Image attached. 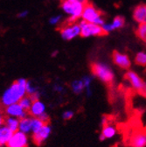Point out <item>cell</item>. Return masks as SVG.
<instances>
[{
	"mask_svg": "<svg viewBox=\"0 0 146 147\" xmlns=\"http://www.w3.org/2000/svg\"><path fill=\"white\" fill-rule=\"evenodd\" d=\"M124 22H125V20H124V18L122 17H121V16L116 17L112 20V22H110L111 26L113 28V31L122 28L124 26Z\"/></svg>",
	"mask_w": 146,
	"mask_h": 147,
	"instance_id": "44dd1931",
	"label": "cell"
},
{
	"mask_svg": "<svg viewBox=\"0 0 146 147\" xmlns=\"http://www.w3.org/2000/svg\"><path fill=\"white\" fill-rule=\"evenodd\" d=\"M133 18L139 25L146 24V5H140L134 9Z\"/></svg>",
	"mask_w": 146,
	"mask_h": 147,
	"instance_id": "4fadbf2b",
	"label": "cell"
},
{
	"mask_svg": "<svg viewBox=\"0 0 146 147\" xmlns=\"http://www.w3.org/2000/svg\"><path fill=\"white\" fill-rule=\"evenodd\" d=\"M45 125L44 123H42L40 119H38L37 117H33V121H32V131L33 132H36L38 131L39 130H40V129Z\"/></svg>",
	"mask_w": 146,
	"mask_h": 147,
	"instance_id": "cb8c5ba5",
	"label": "cell"
},
{
	"mask_svg": "<svg viewBox=\"0 0 146 147\" xmlns=\"http://www.w3.org/2000/svg\"><path fill=\"white\" fill-rule=\"evenodd\" d=\"M38 119H40L42 123H44L45 124H49L50 123V117L46 113L44 112L43 114H41L40 116H39L37 117Z\"/></svg>",
	"mask_w": 146,
	"mask_h": 147,
	"instance_id": "4316f807",
	"label": "cell"
},
{
	"mask_svg": "<svg viewBox=\"0 0 146 147\" xmlns=\"http://www.w3.org/2000/svg\"><path fill=\"white\" fill-rule=\"evenodd\" d=\"M32 121H33V117L32 118L26 117L24 119H21L20 121V126H19L20 131L24 132V133H28L30 131H32Z\"/></svg>",
	"mask_w": 146,
	"mask_h": 147,
	"instance_id": "e0dca14e",
	"label": "cell"
},
{
	"mask_svg": "<svg viewBox=\"0 0 146 147\" xmlns=\"http://www.w3.org/2000/svg\"><path fill=\"white\" fill-rule=\"evenodd\" d=\"M124 79L131 83L132 88L140 94L143 88H144L145 82L134 71H127L124 75Z\"/></svg>",
	"mask_w": 146,
	"mask_h": 147,
	"instance_id": "52a82bcc",
	"label": "cell"
},
{
	"mask_svg": "<svg viewBox=\"0 0 146 147\" xmlns=\"http://www.w3.org/2000/svg\"><path fill=\"white\" fill-rule=\"evenodd\" d=\"M27 81L24 78L17 80L5 92L2 96V102L5 106H10L20 102L26 94V86Z\"/></svg>",
	"mask_w": 146,
	"mask_h": 147,
	"instance_id": "6da1fadb",
	"label": "cell"
},
{
	"mask_svg": "<svg viewBox=\"0 0 146 147\" xmlns=\"http://www.w3.org/2000/svg\"><path fill=\"white\" fill-rule=\"evenodd\" d=\"M61 36L64 40H72L81 36V28L79 24H67L61 29Z\"/></svg>",
	"mask_w": 146,
	"mask_h": 147,
	"instance_id": "8992f818",
	"label": "cell"
},
{
	"mask_svg": "<svg viewBox=\"0 0 146 147\" xmlns=\"http://www.w3.org/2000/svg\"><path fill=\"white\" fill-rule=\"evenodd\" d=\"M112 59L114 63L122 69H129L131 66V61L125 53H122L118 51H114L112 54Z\"/></svg>",
	"mask_w": 146,
	"mask_h": 147,
	"instance_id": "30bf717a",
	"label": "cell"
},
{
	"mask_svg": "<svg viewBox=\"0 0 146 147\" xmlns=\"http://www.w3.org/2000/svg\"><path fill=\"white\" fill-rule=\"evenodd\" d=\"M32 101L30 100L29 96H24L20 101V105L23 108V109L25 111H27V110H30L31 107H32Z\"/></svg>",
	"mask_w": 146,
	"mask_h": 147,
	"instance_id": "603a6c76",
	"label": "cell"
},
{
	"mask_svg": "<svg viewBox=\"0 0 146 147\" xmlns=\"http://www.w3.org/2000/svg\"><path fill=\"white\" fill-rule=\"evenodd\" d=\"M5 123V121H4V117H2V115L0 114V126H1V124L2 123Z\"/></svg>",
	"mask_w": 146,
	"mask_h": 147,
	"instance_id": "d6a6232c",
	"label": "cell"
},
{
	"mask_svg": "<svg viewBox=\"0 0 146 147\" xmlns=\"http://www.w3.org/2000/svg\"><path fill=\"white\" fill-rule=\"evenodd\" d=\"M52 131V129L49 124H45L40 130L38 131L33 132L32 135V142L34 144L37 146H40L44 144V142L46 140V138L49 137L50 133Z\"/></svg>",
	"mask_w": 146,
	"mask_h": 147,
	"instance_id": "ba28073f",
	"label": "cell"
},
{
	"mask_svg": "<svg viewBox=\"0 0 146 147\" xmlns=\"http://www.w3.org/2000/svg\"><path fill=\"white\" fill-rule=\"evenodd\" d=\"M78 1H80V2H81L83 4H87V0H78Z\"/></svg>",
	"mask_w": 146,
	"mask_h": 147,
	"instance_id": "e575fe53",
	"label": "cell"
},
{
	"mask_svg": "<svg viewBox=\"0 0 146 147\" xmlns=\"http://www.w3.org/2000/svg\"><path fill=\"white\" fill-rule=\"evenodd\" d=\"M139 95H141V96H144V97H146V82H145V85H144V88H143V90L141 91V93H140Z\"/></svg>",
	"mask_w": 146,
	"mask_h": 147,
	"instance_id": "1f68e13d",
	"label": "cell"
},
{
	"mask_svg": "<svg viewBox=\"0 0 146 147\" xmlns=\"http://www.w3.org/2000/svg\"><path fill=\"white\" fill-rule=\"evenodd\" d=\"M13 135V131L6 126L0 128V147L7 144L8 141Z\"/></svg>",
	"mask_w": 146,
	"mask_h": 147,
	"instance_id": "5bb4252c",
	"label": "cell"
},
{
	"mask_svg": "<svg viewBox=\"0 0 146 147\" xmlns=\"http://www.w3.org/2000/svg\"><path fill=\"white\" fill-rule=\"evenodd\" d=\"M85 4L78 1V0H63L61 2V8L69 18L67 24H74L80 18L84 9Z\"/></svg>",
	"mask_w": 146,
	"mask_h": 147,
	"instance_id": "7a4b0ae2",
	"label": "cell"
},
{
	"mask_svg": "<svg viewBox=\"0 0 146 147\" xmlns=\"http://www.w3.org/2000/svg\"><path fill=\"white\" fill-rule=\"evenodd\" d=\"M91 71L93 75L102 82L109 86L113 85L115 79L114 73L108 65L101 62H94L91 64Z\"/></svg>",
	"mask_w": 146,
	"mask_h": 147,
	"instance_id": "3957f363",
	"label": "cell"
},
{
	"mask_svg": "<svg viewBox=\"0 0 146 147\" xmlns=\"http://www.w3.org/2000/svg\"><path fill=\"white\" fill-rule=\"evenodd\" d=\"M131 147H145L146 146V132L145 131H135L130 139Z\"/></svg>",
	"mask_w": 146,
	"mask_h": 147,
	"instance_id": "8fae6325",
	"label": "cell"
},
{
	"mask_svg": "<svg viewBox=\"0 0 146 147\" xmlns=\"http://www.w3.org/2000/svg\"><path fill=\"white\" fill-rule=\"evenodd\" d=\"M74 117V112L71 111V110H67V111H65L62 115V117L65 120H70L72 119V117Z\"/></svg>",
	"mask_w": 146,
	"mask_h": 147,
	"instance_id": "f546056e",
	"label": "cell"
},
{
	"mask_svg": "<svg viewBox=\"0 0 146 147\" xmlns=\"http://www.w3.org/2000/svg\"><path fill=\"white\" fill-rule=\"evenodd\" d=\"M40 96V92H39V91L35 92V93H33V94L29 95V98H30V100L32 101V103L35 102H37V101H39Z\"/></svg>",
	"mask_w": 146,
	"mask_h": 147,
	"instance_id": "f1b7e54d",
	"label": "cell"
},
{
	"mask_svg": "<svg viewBox=\"0 0 146 147\" xmlns=\"http://www.w3.org/2000/svg\"><path fill=\"white\" fill-rule=\"evenodd\" d=\"M6 127H8L11 131H12L13 132H16L17 130L19 129V126H20V121L16 119V118H13V117H8L5 123Z\"/></svg>",
	"mask_w": 146,
	"mask_h": 147,
	"instance_id": "ac0fdd59",
	"label": "cell"
},
{
	"mask_svg": "<svg viewBox=\"0 0 146 147\" xmlns=\"http://www.w3.org/2000/svg\"><path fill=\"white\" fill-rule=\"evenodd\" d=\"M144 131H145V132H146V126H145V128H144Z\"/></svg>",
	"mask_w": 146,
	"mask_h": 147,
	"instance_id": "d590c367",
	"label": "cell"
},
{
	"mask_svg": "<svg viewBox=\"0 0 146 147\" xmlns=\"http://www.w3.org/2000/svg\"><path fill=\"white\" fill-rule=\"evenodd\" d=\"M116 128L111 124L107 123V122L103 120V126L101 134H102L106 138H111L116 135Z\"/></svg>",
	"mask_w": 146,
	"mask_h": 147,
	"instance_id": "2e32d148",
	"label": "cell"
},
{
	"mask_svg": "<svg viewBox=\"0 0 146 147\" xmlns=\"http://www.w3.org/2000/svg\"><path fill=\"white\" fill-rule=\"evenodd\" d=\"M81 28V36L83 38H88V37H95V36H102L105 34L101 26L88 23L84 20L79 23Z\"/></svg>",
	"mask_w": 146,
	"mask_h": 147,
	"instance_id": "5b68a950",
	"label": "cell"
},
{
	"mask_svg": "<svg viewBox=\"0 0 146 147\" xmlns=\"http://www.w3.org/2000/svg\"><path fill=\"white\" fill-rule=\"evenodd\" d=\"M135 62L138 66L146 67V53L145 52L137 53L135 57Z\"/></svg>",
	"mask_w": 146,
	"mask_h": 147,
	"instance_id": "7402d4cb",
	"label": "cell"
},
{
	"mask_svg": "<svg viewBox=\"0 0 146 147\" xmlns=\"http://www.w3.org/2000/svg\"><path fill=\"white\" fill-rule=\"evenodd\" d=\"M81 80L83 81V83L85 85V88H87V96H90L91 95V92H90V83H91V81H92V77H90V76H84Z\"/></svg>",
	"mask_w": 146,
	"mask_h": 147,
	"instance_id": "d4e9b609",
	"label": "cell"
},
{
	"mask_svg": "<svg viewBox=\"0 0 146 147\" xmlns=\"http://www.w3.org/2000/svg\"><path fill=\"white\" fill-rule=\"evenodd\" d=\"M5 112L10 116L17 117L20 119H24L26 117V111H25L23 108L20 104H17V103L8 106L5 110Z\"/></svg>",
	"mask_w": 146,
	"mask_h": 147,
	"instance_id": "7c38bea8",
	"label": "cell"
},
{
	"mask_svg": "<svg viewBox=\"0 0 146 147\" xmlns=\"http://www.w3.org/2000/svg\"><path fill=\"white\" fill-rule=\"evenodd\" d=\"M136 34L142 41L146 43V24H140L136 31Z\"/></svg>",
	"mask_w": 146,
	"mask_h": 147,
	"instance_id": "ffe728a7",
	"label": "cell"
},
{
	"mask_svg": "<svg viewBox=\"0 0 146 147\" xmlns=\"http://www.w3.org/2000/svg\"><path fill=\"white\" fill-rule=\"evenodd\" d=\"M71 87H72V89L73 91L75 92V94H80L83 91V89L85 88V85L83 83V81L82 80H76V81H74L71 84Z\"/></svg>",
	"mask_w": 146,
	"mask_h": 147,
	"instance_id": "d6986e66",
	"label": "cell"
},
{
	"mask_svg": "<svg viewBox=\"0 0 146 147\" xmlns=\"http://www.w3.org/2000/svg\"><path fill=\"white\" fill-rule=\"evenodd\" d=\"M82 20L88 22V23H94L99 26H102L105 23L104 18L101 11H99L92 4L87 3L85 4L82 14H81Z\"/></svg>",
	"mask_w": 146,
	"mask_h": 147,
	"instance_id": "277c9868",
	"label": "cell"
},
{
	"mask_svg": "<svg viewBox=\"0 0 146 147\" xmlns=\"http://www.w3.org/2000/svg\"><path fill=\"white\" fill-rule=\"evenodd\" d=\"M7 147H28V141L26 133L16 131L7 143Z\"/></svg>",
	"mask_w": 146,
	"mask_h": 147,
	"instance_id": "9c48e42d",
	"label": "cell"
},
{
	"mask_svg": "<svg viewBox=\"0 0 146 147\" xmlns=\"http://www.w3.org/2000/svg\"><path fill=\"white\" fill-rule=\"evenodd\" d=\"M45 109L46 108L44 103L40 101H37L32 104V107L30 109V114L34 117H38L45 112Z\"/></svg>",
	"mask_w": 146,
	"mask_h": 147,
	"instance_id": "9a60e30c",
	"label": "cell"
},
{
	"mask_svg": "<svg viewBox=\"0 0 146 147\" xmlns=\"http://www.w3.org/2000/svg\"><path fill=\"white\" fill-rule=\"evenodd\" d=\"M26 92H27V93H28L29 95L33 94V93H35V92H37V88H34V87H32L30 82H26Z\"/></svg>",
	"mask_w": 146,
	"mask_h": 147,
	"instance_id": "83f0119b",
	"label": "cell"
},
{
	"mask_svg": "<svg viewBox=\"0 0 146 147\" xmlns=\"http://www.w3.org/2000/svg\"><path fill=\"white\" fill-rule=\"evenodd\" d=\"M61 18L62 17L61 15H57V16H53L52 18H50L49 20V23L52 26H56L58 25L61 21Z\"/></svg>",
	"mask_w": 146,
	"mask_h": 147,
	"instance_id": "484cf974",
	"label": "cell"
},
{
	"mask_svg": "<svg viewBox=\"0 0 146 147\" xmlns=\"http://www.w3.org/2000/svg\"><path fill=\"white\" fill-rule=\"evenodd\" d=\"M28 15V11H21L20 13H19L17 17L19 18H25Z\"/></svg>",
	"mask_w": 146,
	"mask_h": 147,
	"instance_id": "4dcf8cb0",
	"label": "cell"
},
{
	"mask_svg": "<svg viewBox=\"0 0 146 147\" xmlns=\"http://www.w3.org/2000/svg\"><path fill=\"white\" fill-rule=\"evenodd\" d=\"M99 139H100L101 141H103V140H105V139H106V138H105L102 134H100V136H99Z\"/></svg>",
	"mask_w": 146,
	"mask_h": 147,
	"instance_id": "836d02e7",
	"label": "cell"
}]
</instances>
